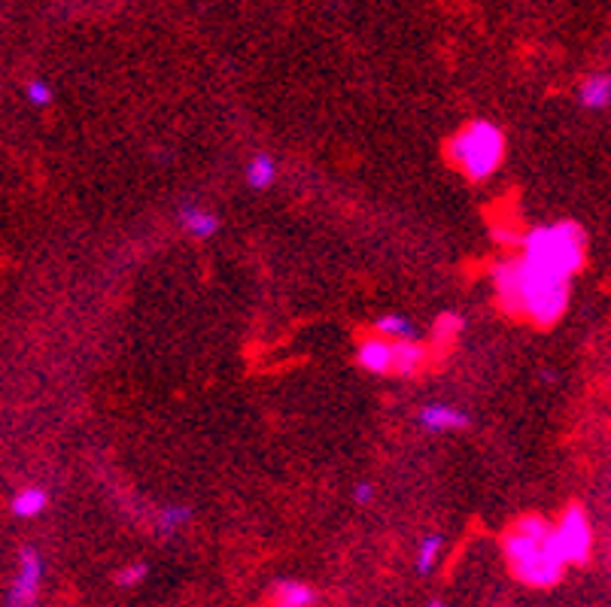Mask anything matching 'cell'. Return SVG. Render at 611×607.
I'll use <instances>...</instances> for the list:
<instances>
[{
  "label": "cell",
  "mask_w": 611,
  "mask_h": 607,
  "mask_svg": "<svg viewBox=\"0 0 611 607\" xmlns=\"http://www.w3.org/2000/svg\"><path fill=\"white\" fill-rule=\"evenodd\" d=\"M578 104L584 109H609L611 106V76L590 74L581 79Z\"/></svg>",
  "instance_id": "obj_10"
},
{
  "label": "cell",
  "mask_w": 611,
  "mask_h": 607,
  "mask_svg": "<svg viewBox=\"0 0 611 607\" xmlns=\"http://www.w3.org/2000/svg\"><path fill=\"white\" fill-rule=\"evenodd\" d=\"M393 347H396V367H393V374L413 377L427 364L429 352L423 344H417V340H396Z\"/></svg>",
  "instance_id": "obj_12"
},
{
  "label": "cell",
  "mask_w": 611,
  "mask_h": 607,
  "mask_svg": "<svg viewBox=\"0 0 611 607\" xmlns=\"http://www.w3.org/2000/svg\"><path fill=\"white\" fill-rule=\"evenodd\" d=\"M553 534H557V546L563 553V559L569 565H581L590 556V544H594V531H590V522H587V514L581 511L578 504L565 507V514L557 519L553 526Z\"/></svg>",
  "instance_id": "obj_5"
},
{
  "label": "cell",
  "mask_w": 611,
  "mask_h": 607,
  "mask_svg": "<svg viewBox=\"0 0 611 607\" xmlns=\"http://www.w3.org/2000/svg\"><path fill=\"white\" fill-rule=\"evenodd\" d=\"M374 334H381L386 340H417V328H413L411 319L398 317V313H386L374 322Z\"/></svg>",
  "instance_id": "obj_15"
},
{
  "label": "cell",
  "mask_w": 611,
  "mask_h": 607,
  "mask_svg": "<svg viewBox=\"0 0 611 607\" xmlns=\"http://www.w3.org/2000/svg\"><path fill=\"white\" fill-rule=\"evenodd\" d=\"M472 423L469 413L459 408H450V404H427L420 410V425L432 431V435H444V431H459L466 425Z\"/></svg>",
  "instance_id": "obj_9"
},
{
  "label": "cell",
  "mask_w": 611,
  "mask_h": 607,
  "mask_svg": "<svg viewBox=\"0 0 611 607\" xmlns=\"http://www.w3.org/2000/svg\"><path fill=\"white\" fill-rule=\"evenodd\" d=\"M147 565L143 561H131V565H125V568H119L116 571V583L123 586V590H131V586H140L143 580H147Z\"/></svg>",
  "instance_id": "obj_19"
},
{
  "label": "cell",
  "mask_w": 611,
  "mask_h": 607,
  "mask_svg": "<svg viewBox=\"0 0 611 607\" xmlns=\"http://www.w3.org/2000/svg\"><path fill=\"white\" fill-rule=\"evenodd\" d=\"M246 185L250 189H256V192H265V189H271L277 180V165L271 155H265V152H259V155H253L250 158V165H246Z\"/></svg>",
  "instance_id": "obj_14"
},
{
  "label": "cell",
  "mask_w": 611,
  "mask_h": 607,
  "mask_svg": "<svg viewBox=\"0 0 611 607\" xmlns=\"http://www.w3.org/2000/svg\"><path fill=\"white\" fill-rule=\"evenodd\" d=\"M177 222H180V228H183L189 237H195V241H211L216 231H219V216L207 210V207L195 204V201L180 204Z\"/></svg>",
  "instance_id": "obj_8"
},
{
  "label": "cell",
  "mask_w": 611,
  "mask_h": 607,
  "mask_svg": "<svg viewBox=\"0 0 611 607\" xmlns=\"http://www.w3.org/2000/svg\"><path fill=\"white\" fill-rule=\"evenodd\" d=\"M450 162L469 177V180H487L493 177L505 158V134L499 125L487 119H478L466 125L454 140H450Z\"/></svg>",
  "instance_id": "obj_4"
},
{
  "label": "cell",
  "mask_w": 611,
  "mask_h": 607,
  "mask_svg": "<svg viewBox=\"0 0 611 607\" xmlns=\"http://www.w3.org/2000/svg\"><path fill=\"white\" fill-rule=\"evenodd\" d=\"M189 519H192V511L186 507V504H168L162 514H158V531L165 534V538H174L177 531H183L189 526Z\"/></svg>",
  "instance_id": "obj_17"
},
{
  "label": "cell",
  "mask_w": 611,
  "mask_h": 607,
  "mask_svg": "<svg viewBox=\"0 0 611 607\" xmlns=\"http://www.w3.org/2000/svg\"><path fill=\"white\" fill-rule=\"evenodd\" d=\"M442 546H444L442 534H427V538L420 541V546H417V559H413V565H417L420 574H429V571L438 565V559H442Z\"/></svg>",
  "instance_id": "obj_16"
},
{
  "label": "cell",
  "mask_w": 611,
  "mask_h": 607,
  "mask_svg": "<svg viewBox=\"0 0 611 607\" xmlns=\"http://www.w3.org/2000/svg\"><path fill=\"white\" fill-rule=\"evenodd\" d=\"M353 499L359 501V504H371V499H374V486L366 483V480H362V483H356L353 486Z\"/></svg>",
  "instance_id": "obj_21"
},
{
  "label": "cell",
  "mask_w": 611,
  "mask_h": 607,
  "mask_svg": "<svg viewBox=\"0 0 611 607\" xmlns=\"http://www.w3.org/2000/svg\"><path fill=\"white\" fill-rule=\"evenodd\" d=\"M520 258L569 283L584 264V231L575 222L535 225L520 237Z\"/></svg>",
  "instance_id": "obj_3"
},
{
  "label": "cell",
  "mask_w": 611,
  "mask_h": 607,
  "mask_svg": "<svg viewBox=\"0 0 611 607\" xmlns=\"http://www.w3.org/2000/svg\"><path fill=\"white\" fill-rule=\"evenodd\" d=\"M25 98H28V104L31 106L43 109V106L52 104V86H49L47 79H31V82L25 86Z\"/></svg>",
  "instance_id": "obj_20"
},
{
  "label": "cell",
  "mask_w": 611,
  "mask_h": 607,
  "mask_svg": "<svg viewBox=\"0 0 611 607\" xmlns=\"http://www.w3.org/2000/svg\"><path fill=\"white\" fill-rule=\"evenodd\" d=\"M493 288L502 310L535 322V325H553L565 313L569 304V283L550 273H542L523 258H505L493 264Z\"/></svg>",
  "instance_id": "obj_1"
},
{
  "label": "cell",
  "mask_w": 611,
  "mask_h": 607,
  "mask_svg": "<svg viewBox=\"0 0 611 607\" xmlns=\"http://www.w3.org/2000/svg\"><path fill=\"white\" fill-rule=\"evenodd\" d=\"M462 332V317L457 313H442V317L435 319V328H432V340L438 344V347H450L454 340L459 337Z\"/></svg>",
  "instance_id": "obj_18"
},
{
  "label": "cell",
  "mask_w": 611,
  "mask_h": 607,
  "mask_svg": "<svg viewBox=\"0 0 611 607\" xmlns=\"http://www.w3.org/2000/svg\"><path fill=\"white\" fill-rule=\"evenodd\" d=\"M43 556L34 550V546H25L18 553V568L16 577H13V586H10V595H7V607H34L37 595H40V586H43Z\"/></svg>",
  "instance_id": "obj_6"
},
{
  "label": "cell",
  "mask_w": 611,
  "mask_h": 607,
  "mask_svg": "<svg viewBox=\"0 0 611 607\" xmlns=\"http://www.w3.org/2000/svg\"><path fill=\"white\" fill-rule=\"evenodd\" d=\"M505 559L526 586H553L563 577L565 565L553 526L542 516H523L502 538Z\"/></svg>",
  "instance_id": "obj_2"
},
{
  "label": "cell",
  "mask_w": 611,
  "mask_h": 607,
  "mask_svg": "<svg viewBox=\"0 0 611 607\" xmlns=\"http://www.w3.org/2000/svg\"><path fill=\"white\" fill-rule=\"evenodd\" d=\"M47 489H40V486H25V489H18L16 495H13V514L22 516V519H34V516H40L47 511Z\"/></svg>",
  "instance_id": "obj_13"
},
{
  "label": "cell",
  "mask_w": 611,
  "mask_h": 607,
  "mask_svg": "<svg viewBox=\"0 0 611 607\" xmlns=\"http://www.w3.org/2000/svg\"><path fill=\"white\" fill-rule=\"evenodd\" d=\"M427 607H444L442 602H432V605H427Z\"/></svg>",
  "instance_id": "obj_22"
},
{
  "label": "cell",
  "mask_w": 611,
  "mask_h": 607,
  "mask_svg": "<svg viewBox=\"0 0 611 607\" xmlns=\"http://www.w3.org/2000/svg\"><path fill=\"white\" fill-rule=\"evenodd\" d=\"M314 598H317V592L298 580H277L268 595L271 607H310Z\"/></svg>",
  "instance_id": "obj_11"
},
{
  "label": "cell",
  "mask_w": 611,
  "mask_h": 607,
  "mask_svg": "<svg viewBox=\"0 0 611 607\" xmlns=\"http://www.w3.org/2000/svg\"><path fill=\"white\" fill-rule=\"evenodd\" d=\"M356 362L368 374H393V367H396V347H393V340H386L381 334L362 337L359 347H356Z\"/></svg>",
  "instance_id": "obj_7"
}]
</instances>
